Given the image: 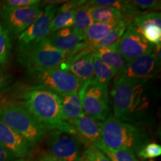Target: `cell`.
<instances>
[{"mask_svg":"<svg viewBox=\"0 0 161 161\" xmlns=\"http://www.w3.org/2000/svg\"><path fill=\"white\" fill-rule=\"evenodd\" d=\"M110 95L114 117L123 122L140 119L150 105L144 81L115 76Z\"/></svg>","mask_w":161,"mask_h":161,"instance_id":"cell-1","label":"cell"},{"mask_svg":"<svg viewBox=\"0 0 161 161\" xmlns=\"http://www.w3.org/2000/svg\"><path fill=\"white\" fill-rule=\"evenodd\" d=\"M18 103L48 130H60L75 134L69 122L62 119L59 97L53 92L40 89H29L20 96Z\"/></svg>","mask_w":161,"mask_h":161,"instance_id":"cell-2","label":"cell"},{"mask_svg":"<svg viewBox=\"0 0 161 161\" xmlns=\"http://www.w3.org/2000/svg\"><path fill=\"white\" fill-rule=\"evenodd\" d=\"M102 139L109 148L127 151L135 155L149 142L148 135L140 128L111 116L102 122Z\"/></svg>","mask_w":161,"mask_h":161,"instance_id":"cell-3","label":"cell"},{"mask_svg":"<svg viewBox=\"0 0 161 161\" xmlns=\"http://www.w3.org/2000/svg\"><path fill=\"white\" fill-rule=\"evenodd\" d=\"M0 120L31 145L41 141L47 129L18 102H0Z\"/></svg>","mask_w":161,"mask_h":161,"instance_id":"cell-4","label":"cell"},{"mask_svg":"<svg viewBox=\"0 0 161 161\" xmlns=\"http://www.w3.org/2000/svg\"><path fill=\"white\" fill-rule=\"evenodd\" d=\"M17 59L28 72L59 67L67 58L65 53L55 48L47 37L18 46Z\"/></svg>","mask_w":161,"mask_h":161,"instance_id":"cell-5","label":"cell"},{"mask_svg":"<svg viewBox=\"0 0 161 161\" xmlns=\"http://www.w3.org/2000/svg\"><path fill=\"white\" fill-rule=\"evenodd\" d=\"M33 85L30 89H40L63 95L78 91L82 84L73 75L60 67L29 72Z\"/></svg>","mask_w":161,"mask_h":161,"instance_id":"cell-6","label":"cell"},{"mask_svg":"<svg viewBox=\"0 0 161 161\" xmlns=\"http://www.w3.org/2000/svg\"><path fill=\"white\" fill-rule=\"evenodd\" d=\"M82 108L86 115L104 122L110 116L108 87L100 85L93 79L82 84L78 90Z\"/></svg>","mask_w":161,"mask_h":161,"instance_id":"cell-7","label":"cell"},{"mask_svg":"<svg viewBox=\"0 0 161 161\" xmlns=\"http://www.w3.org/2000/svg\"><path fill=\"white\" fill-rule=\"evenodd\" d=\"M49 155L64 161H80L84 145L76 134L53 130L47 138Z\"/></svg>","mask_w":161,"mask_h":161,"instance_id":"cell-8","label":"cell"},{"mask_svg":"<svg viewBox=\"0 0 161 161\" xmlns=\"http://www.w3.org/2000/svg\"><path fill=\"white\" fill-rule=\"evenodd\" d=\"M41 4L18 8H0V19L9 35L19 36L43 11Z\"/></svg>","mask_w":161,"mask_h":161,"instance_id":"cell-9","label":"cell"},{"mask_svg":"<svg viewBox=\"0 0 161 161\" xmlns=\"http://www.w3.org/2000/svg\"><path fill=\"white\" fill-rule=\"evenodd\" d=\"M116 47L126 64L154 50V46L145 39L135 25L130 23L116 43Z\"/></svg>","mask_w":161,"mask_h":161,"instance_id":"cell-10","label":"cell"},{"mask_svg":"<svg viewBox=\"0 0 161 161\" xmlns=\"http://www.w3.org/2000/svg\"><path fill=\"white\" fill-rule=\"evenodd\" d=\"M160 58L153 50L126 64L122 71L116 76L146 82L158 76L160 71Z\"/></svg>","mask_w":161,"mask_h":161,"instance_id":"cell-11","label":"cell"},{"mask_svg":"<svg viewBox=\"0 0 161 161\" xmlns=\"http://www.w3.org/2000/svg\"><path fill=\"white\" fill-rule=\"evenodd\" d=\"M93 50L88 45L78 53L67 58L60 64V69L69 72L83 84L93 79Z\"/></svg>","mask_w":161,"mask_h":161,"instance_id":"cell-12","label":"cell"},{"mask_svg":"<svg viewBox=\"0 0 161 161\" xmlns=\"http://www.w3.org/2000/svg\"><path fill=\"white\" fill-rule=\"evenodd\" d=\"M57 5H47L35 21L18 36L19 45H26L46 38L49 35L50 25L57 13Z\"/></svg>","mask_w":161,"mask_h":161,"instance_id":"cell-13","label":"cell"},{"mask_svg":"<svg viewBox=\"0 0 161 161\" xmlns=\"http://www.w3.org/2000/svg\"><path fill=\"white\" fill-rule=\"evenodd\" d=\"M47 38L55 48L65 53L67 58L75 55L88 46L84 35L78 33L72 27L60 29Z\"/></svg>","mask_w":161,"mask_h":161,"instance_id":"cell-14","label":"cell"},{"mask_svg":"<svg viewBox=\"0 0 161 161\" xmlns=\"http://www.w3.org/2000/svg\"><path fill=\"white\" fill-rule=\"evenodd\" d=\"M75 134L86 148L98 147L103 141L102 139V122L88 115L69 121Z\"/></svg>","mask_w":161,"mask_h":161,"instance_id":"cell-15","label":"cell"},{"mask_svg":"<svg viewBox=\"0 0 161 161\" xmlns=\"http://www.w3.org/2000/svg\"><path fill=\"white\" fill-rule=\"evenodd\" d=\"M0 144L16 158L24 160L31 156V145L25 138L0 120Z\"/></svg>","mask_w":161,"mask_h":161,"instance_id":"cell-16","label":"cell"},{"mask_svg":"<svg viewBox=\"0 0 161 161\" xmlns=\"http://www.w3.org/2000/svg\"><path fill=\"white\" fill-rule=\"evenodd\" d=\"M138 31L148 43L157 46L161 42V15L160 13L151 12L142 14L133 20Z\"/></svg>","mask_w":161,"mask_h":161,"instance_id":"cell-17","label":"cell"},{"mask_svg":"<svg viewBox=\"0 0 161 161\" xmlns=\"http://www.w3.org/2000/svg\"><path fill=\"white\" fill-rule=\"evenodd\" d=\"M85 3L86 1L65 2L58 8L57 13L52 20L48 37L60 29L72 27L76 9Z\"/></svg>","mask_w":161,"mask_h":161,"instance_id":"cell-18","label":"cell"},{"mask_svg":"<svg viewBox=\"0 0 161 161\" xmlns=\"http://www.w3.org/2000/svg\"><path fill=\"white\" fill-rule=\"evenodd\" d=\"M61 108L62 119L65 122L83 117L85 115L78 91L58 96Z\"/></svg>","mask_w":161,"mask_h":161,"instance_id":"cell-19","label":"cell"},{"mask_svg":"<svg viewBox=\"0 0 161 161\" xmlns=\"http://www.w3.org/2000/svg\"><path fill=\"white\" fill-rule=\"evenodd\" d=\"M93 55L110 66L117 75L126 65L122 55L119 52L116 43L114 45L93 50Z\"/></svg>","mask_w":161,"mask_h":161,"instance_id":"cell-20","label":"cell"},{"mask_svg":"<svg viewBox=\"0 0 161 161\" xmlns=\"http://www.w3.org/2000/svg\"><path fill=\"white\" fill-rule=\"evenodd\" d=\"M90 15L94 23L115 25L123 20L122 13L117 9L105 6L91 5Z\"/></svg>","mask_w":161,"mask_h":161,"instance_id":"cell-21","label":"cell"},{"mask_svg":"<svg viewBox=\"0 0 161 161\" xmlns=\"http://www.w3.org/2000/svg\"><path fill=\"white\" fill-rule=\"evenodd\" d=\"M92 66H93V80L100 85L109 87L110 80L116 76V73L112 68L96 56H94L93 58Z\"/></svg>","mask_w":161,"mask_h":161,"instance_id":"cell-22","label":"cell"},{"mask_svg":"<svg viewBox=\"0 0 161 161\" xmlns=\"http://www.w3.org/2000/svg\"><path fill=\"white\" fill-rule=\"evenodd\" d=\"M91 5L86 2L76 9L74 15L72 28L78 33L84 35V32L94 23L90 15Z\"/></svg>","mask_w":161,"mask_h":161,"instance_id":"cell-23","label":"cell"},{"mask_svg":"<svg viewBox=\"0 0 161 161\" xmlns=\"http://www.w3.org/2000/svg\"><path fill=\"white\" fill-rule=\"evenodd\" d=\"M128 25L129 24L122 20L120 23L116 24L102 40L89 46L92 48V50H94L99 49V48L108 47V46H110L117 43L120 38L122 37V36L123 35Z\"/></svg>","mask_w":161,"mask_h":161,"instance_id":"cell-24","label":"cell"},{"mask_svg":"<svg viewBox=\"0 0 161 161\" xmlns=\"http://www.w3.org/2000/svg\"><path fill=\"white\" fill-rule=\"evenodd\" d=\"M115 25L98 23H92L84 32L88 45H92L102 40Z\"/></svg>","mask_w":161,"mask_h":161,"instance_id":"cell-25","label":"cell"},{"mask_svg":"<svg viewBox=\"0 0 161 161\" xmlns=\"http://www.w3.org/2000/svg\"><path fill=\"white\" fill-rule=\"evenodd\" d=\"M105 155L110 159V161H139L135 154L127 151L114 149L106 146L102 142L98 147Z\"/></svg>","mask_w":161,"mask_h":161,"instance_id":"cell-26","label":"cell"},{"mask_svg":"<svg viewBox=\"0 0 161 161\" xmlns=\"http://www.w3.org/2000/svg\"><path fill=\"white\" fill-rule=\"evenodd\" d=\"M11 49L10 35L0 19V66H3L8 60Z\"/></svg>","mask_w":161,"mask_h":161,"instance_id":"cell-27","label":"cell"},{"mask_svg":"<svg viewBox=\"0 0 161 161\" xmlns=\"http://www.w3.org/2000/svg\"><path fill=\"white\" fill-rule=\"evenodd\" d=\"M139 158L145 159H152L161 155V146L160 145L155 142H151L141 148L136 154Z\"/></svg>","mask_w":161,"mask_h":161,"instance_id":"cell-28","label":"cell"},{"mask_svg":"<svg viewBox=\"0 0 161 161\" xmlns=\"http://www.w3.org/2000/svg\"><path fill=\"white\" fill-rule=\"evenodd\" d=\"M88 161H110L103 152L96 147H89L84 151L82 158Z\"/></svg>","mask_w":161,"mask_h":161,"instance_id":"cell-29","label":"cell"},{"mask_svg":"<svg viewBox=\"0 0 161 161\" xmlns=\"http://www.w3.org/2000/svg\"><path fill=\"white\" fill-rule=\"evenodd\" d=\"M130 3L138 11L142 10L152 11L160 10V1L158 0H134L130 1Z\"/></svg>","mask_w":161,"mask_h":161,"instance_id":"cell-30","label":"cell"},{"mask_svg":"<svg viewBox=\"0 0 161 161\" xmlns=\"http://www.w3.org/2000/svg\"><path fill=\"white\" fill-rule=\"evenodd\" d=\"M38 0H7L0 3V8H18L40 4Z\"/></svg>","mask_w":161,"mask_h":161,"instance_id":"cell-31","label":"cell"},{"mask_svg":"<svg viewBox=\"0 0 161 161\" xmlns=\"http://www.w3.org/2000/svg\"><path fill=\"white\" fill-rule=\"evenodd\" d=\"M0 161H24L16 158L0 144Z\"/></svg>","mask_w":161,"mask_h":161,"instance_id":"cell-32","label":"cell"},{"mask_svg":"<svg viewBox=\"0 0 161 161\" xmlns=\"http://www.w3.org/2000/svg\"><path fill=\"white\" fill-rule=\"evenodd\" d=\"M3 66H0V90H3L7 86L8 83V75L4 72L3 68Z\"/></svg>","mask_w":161,"mask_h":161,"instance_id":"cell-33","label":"cell"},{"mask_svg":"<svg viewBox=\"0 0 161 161\" xmlns=\"http://www.w3.org/2000/svg\"><path fill=\"white\" fill-rule=\"evenodd\" d=\"M37 161H64V160H59V159L54 158V157L49 155V154H46V155L43 156V158L39 159V160Z\"/></svg>","mask_w":161,"mask_h":161,"instance_id":"cell-34","label":"cell"},{"mask_svg":"<svg viewBox=\"0 0 161 161\" xmlns=\"http://www.w3.org/2000/svg\"><path fill=\"white\" fill-rule=\"evenodd\" d=\"M80 161H88V160H84V159H81V160H80Z\"/></svg>","mask_w":161,"mask_h":161,"instance_id":"cell-35","label":"cell"},{"mask_svg":"<svg viewBox=\"0 0 161 161\" xmlns=\"http://www.w3.org/2000/svg\"><path fill=\"white\" fill-rule=\"evenodd\" d=\"M150 161H153V160H150Z\"/></svg>","mask_w":161,"mask_h":161,"instance_id":"cell-36","label":"cell"}]
</instances>
